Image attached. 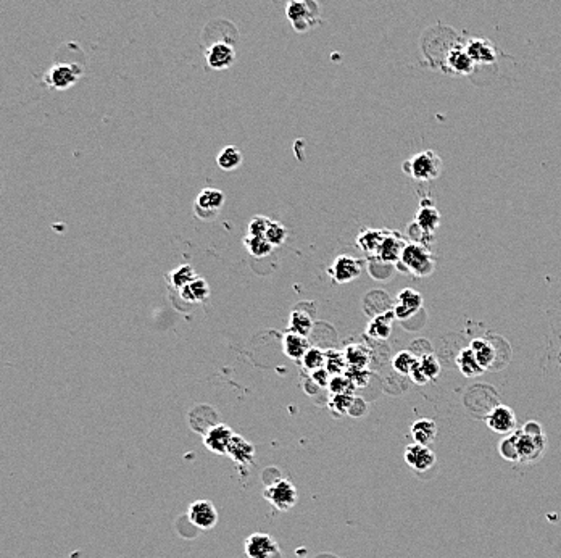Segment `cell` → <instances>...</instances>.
I'll return each mask as SVG.
<instances>
[{
    "mask_svg": "<svg viewBox=\"0 0 561 558\" xmlns=\"http://www.w3.org/2000/svg\"><path fill=\"white\" fill-rule=\"evenodd\" d=\"M499 453L505 458L507 462H519L518 449H516V440H514V435L507 434V438H503L499 444Z\"/></svg>",
    "mask_w": 561,
    "mask_h": 558,
    "instance_id": "f35d334b",
    "label": "cell"
},
{
    "mask_svg": "<svg viewBox=\"0 0 561 558\" xmlns=\"http://www.w3.org/2000/svg\"><path fill=\"white\" fill-rule=\"evenodd\" d=\"M244 246L248 251V254L252 255V257H257V258H263V257H268V255L273 252V246L265 239V237H253V236H247L244 239Z\"/></svg>",
    "mask_w": 561,
    "mask_h": 558,
    "instance_id": "1f68e13d",
    "label": "cell"
},
{
    "mask_svg": "<svg viewBox=\"0 0 561 558\" xmlns=\"http://www.w3.org/2000/svg\"><path fill=\"white\" fill-rule=\"evenodd\" d=\"M233 435L234 431L226 424H213L204 433V444L207 450L216 453V455H226Z\"/></svg>",
    "mask_w": 561,
    "mask_h": 558,
    "instance_id": "4fadbf2b",
    "label": "cell"
},
{
    "mask_svg": "<svg viewBox=\"0 0 561 558\" xmlns=\"http://www.w3.org/2000/svg\"><path fill=\"white\" fill-rule=\"evenodd\" d=\"M386 236V229H363L360 231V234L357 236V246L360 251L369 255H376L381 247V242H383Z\"/></svg>",
    "mask_w": 561,
    "mask_h": 558,
    "instance_id": "484cf974",
    "label": "cell"
},
{
    "mask_svg": "<svg viewBox=\"0 0 561 558\" xmlns=\"http://www.w3.org/2000/svg\"><path fill=\"white\" fill-rule=\"evenodd\" d=\"M514 440H516V449L521 463H534L545 453L547 450V435H529L523 429L513 431Z\"/></svg>",
    "mask_w": 561,
    "mask_h": 558,
    "instance_id": "8992f818",
    "label": "cell"
},
{
    "mask_svg": "<svg viewBox=\"0 0 561 558\" xmlns=\"http://www.w3.org/2000/svg\"><path fill=\"white\" fill-rule=\"evenodd\" d=\"M420 366L429 381L437 380L439 375H441V371H442L441 363H439V360L434 357L432 352L424 353V355L420 357Z\"/></svg>",
    "mask_w": 561,
    "mask_h": 558,
    "instance_id": "8d00e7d4",
    "label": "cell"
},
{
    "mask_svg": "<svg viewBox=\"0 0 561 558\" xmlns=\"http://www.w3.org/2000/svg\"><path fill=\"white\" fill-rule=\"evenodd\" d=\"M345 375L349 380L354 382L355 387H364L368 385V380H369V373L368 370H363V368H350V366H347L345 370Z\"/></svg>",
    "mask_w": 561,
    "mask_h": 558,
    "instance_id": "b9f144b4",
    "label": "cell"
},
{
    "mask_svg": "<svg viewBox=\"0 0 561 558\" xmlns=\"http://www.w3.org/2000/svg\"><path fill=\"white\" fill-rule=\"evenodd\" d=\"M244 550L247 558H281L279 545L266 533H253L245 539Z\"/></svg>",
    "mask_w": 561,
    "mask_h": 558,
    "instance_id": "52a82bcc",
    "label": "cell"
},
{
    "mask_svg": "<svg viewBox=\"0 0 561 558\" xmlns=\"http://www.w3.org/2000/svg\"><path fill=\"white\" fill-rule=\"evenodd\" d=\"M366 414H368V404L364 402L362 397H354V400H352V404L349 406V411H347V415L354 416V418H362Z\"/></svg>",
    "mask_w": 561,
    "mask_h": 558,
    "instance_id": "ee69618b",
    "label": "cell"
},
{
    "mask_svg": "<svg viewBox=\"0 0 561 558\" xmlns=\"http://www.w3.org/2000/svg\"><path fill=\"white\" fill-rule=\"evenodd\" d=\"M311 329H313V321H311L310 315H306L305 312L294 310L291 315H289V331H291V333L308 337Z\"/></svg>",
    "mask_w": 561,
    "mask_h": 558,
    "instance_id": "f1b7e54d",
    "label": "cell"
},
{
    "mask_svg": "<svg viewBox=\"0 0 561 558\" xmlns=\"http://www.w3.org/2000/svg\"><path fill=\"white\" fill-rule=\"evenodd\" d=\"M328 389L331 394H354L355 395V385L352 382L347 375H334L329 380Z\"/></svg>",
    "mask_w": 561,
    "mask_h": 558,
    "instance_id": "d590c367",
    "label": "cell"
},
{
    "mask_svg": "<svg viewBox=\"0 0 561 558\" xmlns=\"http://www.w3.org/2000/svg\"><path fill=\"white\" fill-rule=\"evenodd\" d=\"M329 380H331V375H329V371H328L326 368H320V370L310 371V381L313 382V385H315L318 389L328 387Z\"/></svg>",
    "mask_w": 561,
    "mask_h": 558,
    "instance_id": "7bdbcfd3",
    "label": "cell"
},
{
    "mask_svg": "<svg viewBox=\"0 0 561 558\" xmlns=\"http://www.w3.org/2000/svg\"><path fill=\"white\" fill-rule=\"evenodd\" d=\"M394 312L389 310L381 315H374L369 319L366 326V334L376 341H386L392 333V321H394Z\"/></svg>",
    "mask_w": 561,
    "mask_h": 558,
    "instance_id": "44dd1931",
    "label": "cell"
},
{
    "mask_svg": "<svg viewBox=\"0 0 561 558\" xmlns=\"http://www.w3.org/2000/svg\"><path fill=\"white\" fill-rule=\"evenodd\" d=\"M344 355L347 360V366H350V368H363V370L368 368L369 352L363 346L355 344V346L347 347Z\"/></svg>",
    "mask_w": 561,
    "mask_h": 558,
    "instance_id": "f546056e",
    "label": "cell"
},
{
    "mask_svg": "<svg viewBox=\"0 0 561 558\" xmlns=\"http://www.w3.org/2000/svg\"><path fill=\"white\" fill-rule=\"evenodd\" d=\"M226 455L231 457V460L239 465V467H248L253 462V455H255V447H253L245 438H242L239 434H234L231 439Z\"/></svg>",
    "mask_w": 561,
    "mask_h": 558,
    "instance_id": "ac0fdd59",
    "label": "cell"
},
{
    "mask_svg": "<svg viewBox=\"0 0 561 558\" xmlns=\"http://www.w3.org/2000/svg\"><path fill=\"white\" fill-rule=\"evenodd\" d=\"M216 165L223 171H234L242 165V154L234 145H228L216 156Z\"/></svg>",
    "mask_w": 561,
    "mask_h": 558,
    "instance_id": "83f0119b",
    "label": "cell"
},
{
    "mask_svg": "<svg viewBox=\"0 0 561 558\" xmlns=\"http://www.w3.org/2000/svg\"><path fill=\"white\" fill-rule=\"evenodd\" d=\"M523 431L526 434H529V435H542V434H545V433H543L542 424L537 423V421H528V423H526L524 426H523Z\"/></svg>",
    "mask_w": 561,
    "mask_h": 558,
    "instance_id": "7dc6e473",
    "label": "cell"
},
{
    "mask_svg": "<svg viewBox=\"0 0 561 558\" xmlns=\"http://www.w3.org/2000/svg\"><path fill=\"white\" fill-rule=\"evenodd\" d=\"M224 203V194L219 189L205 188L197 195L194 203V212L200 220H207L212 222L218 217V210L223 207Z\"/></svg>",
    "mask_w": 561,
    "mask_h": 558,
    "instance_id": "ba28073f",
    "label": "cell"
},
{
    "mask_svg": "<svg viewBox=\"0 0 561 558\" xmlns=\"http://www.w3.org/2000/svg\"><path fill=\"white\" fill-rule=\"evenodd\" d=\"M410 434L416 444L431 445L437 438V424L429 418H420L412 424Z\"/></svg>",
    "mask_w": 561,
    "mask_h": 558,
    "instance_id": "7402d4cb",
    "label": "cell"
},
{
    "mask_svg": "<svg viewBox=\"0 0 561 558\" xmlns=\"http://www.w3.org/2000/svg\"><path fill=\"white\" fill-rule=\"evenodd\" d=\"M408 376H410V380H412L415 385H418V386H424V385H427V382H429V380H427L426 375L423 373V370H421L420 360H418V363L413 366V370L410 371Z\"/></svg>",
    "mask_w": 561,
    "mask_h": 558,
    "instance_id": "bcb514c9",
    "label": "cell"
},
{
    "mask_svg": "<svg viewBox=\"0 0 561 558\" xmlns=\"http://www.w3.org/2000/svg\"><path fill=\"white\" fill-rule=\"evenodd\" d=\"M265 501L273 505L277 511H289L297 505L299 492L292 481L279 478L265 487L263 491Z\"/></svg>",
    "mask_w": 561,
    "mask_h": 558,
    "instance_id": "277c9868",
    "label": "cell"
},
{
    "mask_svg": "<svg viewBox=\"0 0 561 558\" xmlns=\"http://www.w3.org/2000/svg\"><path fill=\"white\" fill-rule=\"evenodd\" d=\"M456 366H458V370L461 371L463 376L466 377H478L484 373V368L481 365H479L476 355H474V352L468 346L466 348H463L460 351L458 355L455 358Z\"/></svg>",
    "mask_w": 561,
    "mask_h": 558,
    "instance_id": "d4e9b609",
    "label": "cell"
},
{
    "mask_svg": "<svg viewBox=\"0 0 561 558\" xmlns=\"http://www.w3.org/2000/svg\"><path fill=\"white\" fill-rule=\"evenodd\" d=\"M485 424L497 434H511L516 431V414L508 405H495L485 416Z\"/></svg>",
    "mask_w": 561,
    "mask_h": 558,
    "instance_id": "7c38bea8",
    "label": "cell"
},
{
    "mask_svg": "<svg viewBox=\"0 0 561 558\" xmlns=\"http://www.w3.org/2000/svg\"><path fill=\"white\" fill-rule=\"evenodd\" d=\"M308 348H310L308 337L291 333V331H289V333L284 336V339H282V351H284L287 358L302 360Z\"/></svg>",
    "mask_w": 561,
    "mask_h": 558,
    "instance_id": "cb8c5ba5",
    "label": "cell"
},
{
    "mask_svg": "<svg viewBox=\"0 0 561 558\" xmlns=\"http://www.w3.org/2000/svg\"><path fill=\"white\" fill-rule=\"evenodd\" d=\"M205 60L207 65L216 72H223L234 65L236 62V49L233 44L226 42V40H218L213 42L210 47L205 50Z\"/></svg>",
    "mask_w": 561,
    "mask_h": 558,
    "instance_id": "30bf717a",
    "label": "cell"
},
{
    "mask_svg": "<svg viewBox=\"0 0 561 558\" xmlns=\"http://www.w3.org/2000/svg\"><path fill=\"white\" fill-rule=\"evenodd\" d=\"M187 518L199 530H213L218 523V511L216 507L210 501H195L190 503L187 510Z\"/></svg>",
    "mask_w": 561,
    "mask_h": 558,
    "instance_id": "8fae6325",
    "label": "cell"
},
{
    "mask_svg": "<svg viewBox=\"0 0 561 558\" xmlns=\"http://www.w3.org/2000/svg\"><path fill=\"white\" fill-rule=\"evenodd\" d=\"M265 239L268 241L273 247H279L287 239V229L286 226L279 222H271V224L266 229Z\"/></svg>",
    "mask_w": 561,
    "mask_h": 558,
    "instance_id": "74e56055",
    "label": "cell"
},
{
    "mask_svg": "<svg viewBox=\"0 0 561 558\" xmlns=\"http://www.w3.org/2000/svg\"><path fill=\"white\" fill-rule=\"evenodd\" d=\"M328 275L337 284L352 283L362 275V261L350 255H339L328 268Z\"/></svg>",
    "mask_w": 561,
    "mask_h": 558,
    "instance_id": "9c48e42d",
    "label": "cell"
},
{
    "mask_svg": "<svg viewBox=\"0 0 561 558\" xmlns=\"http://www.w3.org/2000/svg\"><path fill=\"white\" fill-rule=\"evenodd\" d=\"M408 237H410V241L416 242V244H421V246H426L427 242H431V239H434V236L426 234V232H424V231H421L415 223H413L412 226H410V229H408Z\"/></svg>",
    "mask_w": 561,
    "mask_h": 558,
    "instance_id": "f6af8a7d",
    "label": "cell"
},
{
    "mask_svg": "<svg viewBox=\"0 0 561 558\" xmlns=\"http://www.w3.org/2000/svg\"><path fill=\"white\" fill-rule=\"evenodd\" d=\"M421 307H423V297H421V294L416 292L415 289L407 287L398 292L395 305L392 307V312H394L395 319L403 321V319H408L416 315L421 310Z\"/></svg>",
    "mask_w": 561,
    "mask_h": 558,
    "instance_id": "5bb4252c",
    "label": "cell"
},
{
    "mask_svg": "<svg viewBox=\"0 0 561 558\" xmlns=\"http://www.w3.org/2000/svg\"><path fill=\"white\" fill-rule=\"evenodd\" d=\"M302 365H303V368L308 371L325 368L326 352H323L321 348H318V347H310L302 358Z\"/></svg>",
    "mask_w": 561,
    "mask_h": 558,
    "instance_id": "836d02e7",
    "label": "cell"
},
{
    "mask_svg": "<svg viewBox=\"0 0 561 558\" xmlns=\"http://www.w3.org/2000/svg\"><path fill=\"white\" fill-rule=\"evenodd\" d=\"M286 15L297 33L310 31L321 21L320 5L315 0H289Z\"/></svg>",
    "mask_w": 561,
    "mask_h": 558,
    "instance_id": "3957f363",
    "label": "cell"
},
{
    "mask_svg": "<svg viewBox=\"0 0 561 558\" xmlns=\"http://www.w3.org/2000/svg\"><path fill=\"white\" fill-rule=\"evenodd\" d=\"M354 397H355L354 394H332L331 400H329V409H331L335 415H347Z\"/></svg>",
    "mask_w": 561,
    "mask_h": 558,
    "instance_id": "ab89813d",
    "label": "cell"
},
{
    "mask_svg": "<svg viewBox=\"0 0 561 558\" xmlns=\"http://www.w3.org/2000/svg\"><path fill=\"white\" fill-rule=\"evenodd\" d=\"M415 224L418 226L421 231H424L426 234L434 236V232H436L439 224H441V213H439L437 208L434 207L432 200L424 199L421 202V207L415 218Z\"/></svg>",
    "mask_w": 561,
    "mask_h": 558,
    "instance_id": "ffe728a7",
    "label": "cell"
},
{
    "mask_svg": "<svg viewBox=\"0 0 561 558\" xmlns=\"http://www.w3.org/2000/svg\"><path fill=\"white\" fill-rule=\"evenodd\" d=\"M195 278H197V275H195V271L190 265H181L170 273V281L178 290L183 289L184 286H187V284L190 281H194Z\"/></svg>",
    "mask_w": 561,
    "mask_h": 558,
    "instance_id": "d6a6232c",
    "label": "cell"
},
{
    "mask_svg": "<svg viewBox=\"0 0 561 558\" xmlns=\"http://www.w3.org/2000/svg\"><path fill=\"white\" fill-rule=\"evenodd\" d=\"M179 295L183 300L189 302V304H200L210 297V286L204 278H195L194 281H190L187 286L179 289Z\"/></svg>",
    "mask_w": 561,
    "mask_h": 558,
    "instance_id": "603a6c76",
    "label": "cell"
},
{
    "mask_svg": "<svg viewBox=\"0 0 561 558\" xmlns=\"http://www.w3.org/2000/svg\"><path fill=\"white\" fill-rule=\"evenodd\" d=\"M465 49L474 65H492L497 62V50L487 39H470L465 44Z\"/></svg>",
    "mask_w": 561,
    "mask_h": 558,
    "instance_id": "e0dca14e",
    "label": "cell"
},
{
    "mask_svg": "<svg viewBox=\"0 0 561 558\" xmlns=\"http://www.w3.org/2000/svg\"><path fill=\"white\" fill-rule=\"evenodd\" d=\"M83 73L84 69L78 63H55L44 74V83L50 89L66 91L78 83L81 76H83Z\"/></svg>",
    "mask_w": 561,
    "mask_h": 558,
    "instance_id": "5b68a950",
    "label": "cell"
},
{
    "mask_svg": "<svg viewBox=\"0 0 561 558\" xmlns=\"http://www.w3.org/2000/svg\"><path fill=\"white\" fill-rule=\"evenodd\" d=\"M325 368L329 371V375L331 376L344 375L347 370V360L344 353L339 351H328Z\"/></svg>",
    "mask_w": 561,
    "mask_h": 558,
    "instance_id": "e575fe53",
    "label": "cell"
},
{
    "mask_svg": "<svg viewBox=\"0 0 561 558\" xmlns=\"http://www.w3.org/2000/svg\"><path fill=\"white\" fill-rule=\"evenodd\" d=\"M407 244L408 242L403 239V236L400 234V232L386 229V236H384L383 242H381V247H379L378 254H376V257H378L381 261H386V263L397 265L402 258L403 249H405V246H407Z\"/></svg>",
    "mask_w": 561,
    "mask_h": 558,
    "instance_id": "2e32d148",
    "label": "cell"
},
{
    "mask_svg": "<svg viewBox=\"0 0 561 558\" xmlns=\"http://www.w3.org/2000/svg\"><path fill=\"white\" fill-rule=\"evenodd\" d=\"M418 355L413 351H402L392 358V366L398 375L408 376L410 371L413 370V366L418 363Z\"/></svg>",
    "mask_w": 561,
    "mask_h": 558,
    "instance_id": "4dcf8cb0",
    "label": "cell"
},
{
    "mask_svg": "<svg viewBox=\"0 0 561 558\" xmlns=\"http://www.w3.org/2000/svg\"><path fill=\"white\" fill-rule=\"evenodd\" d=\"M273 220L266 218V217H255L250 220V223H248V236H253V237H265L266 234V229H268V226L271 224Z\"/></svg>",
    "mask_w": 561,
    "mask_h": 558,
    "instance_id": "60d3db41",
    "label": "cell"
},
{
    "mask_svg": "<svg viewBox=\"0 0 561 558\" xmlns=\"http://www.w3.org/2000/svg\"><path fill=\"white\" fill-rule=\"evenodd\" d=\"M402 271H408L416 278L431 276L434 271V260L426 246L416 242H408L403 249L402 258L397 263Z\"/></svg>",
    "mask_w": 561,
    "mask_h": 558,
    "instance_id": "7a4b0ae2",
    "label": "cell"
},
{
    "mask_svg": "<svg viewBox=\"0 0 561 558\" xmlns=\"http://www.w3.org/2000/svg\"><path fill=\"white\" fill-rule=\"evenodd\" d=\"M470 348L474 352V355H476L479 365H481L484 370L492 368V365L495 362V348L489 341L478 337V339L471 341Z\"/></svg>",
    "mask_w": 561,
    "mask_h": 558,
    "instance_id": "4316f807",
    "label": "cell"
},
{
    "mask_svg": "<svg viewBox=\"0 0 561 558\" xmlns=\"http://www.w3.org/2000/svg\"><path fill=\"white\" fill-rule=\"evenodd\" d=\"M444 62H445V69L455 74H470L474 67H476L470 58V55L466 54L465 45H455L453 49H450Z\"/></svg>",
    "mask_w": 561,
    "mask_h": 558,
    "instance_id": "d6986e66",
    "label": "cell"
},
{
    "mask_svg": "<svg viewBox=\"0 0 561 558\" xmlns=\"http://www.w3.org/2000/svg\"><path fill=\"white\" fill-rule=\"evenodd\" d=\"M405 463L412 469H415V472L423 473L436 465V453L429 449V445L413 443L407 445V449H405Z\"/></svg>",
    "mask_w": 561,
    "mask_h": 558,
    "instance_id": "9a60e30c",
    "label": "cell"
},
{
    "mask_svg": "<svg viewBox=\"0 0 561 558\" xmlns=\"http://www.w3.org/2000/svg\"><path fill=\"white\" fill-rule=\"evenodd\" d=\"M402 168L416 181H434L442 174L444 164L436 152L423 150V152L413 155L410 160H405Z\"/></svg>",
    "mask_w": 561,
    "mask_h": 558,
    "instance_id": "6da1fadb",
    "label": "cell"
}]
</instances>
